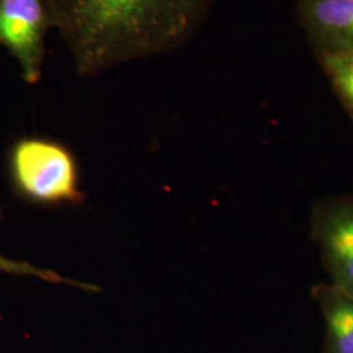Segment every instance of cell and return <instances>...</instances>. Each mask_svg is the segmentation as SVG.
Returning a JSON list of instances; mask_svg holds the SVG:
<instances>
[{
    "mask_svg": "<svg viewBox=\"0 0 353 353\" xmlns=\"http://www.w3.org/2000/svg\"><path fill=\"white\" fill-rule=\"evenodd\" d=\"M7 172L13 194L29 204L63 207L85 201L75 153L59 140H16L8 152Z\"/></svg>",
    "mask_w": 353,
    "mask_h": 353,
    "instance_id": "cell-2",
    "label": "cell"
},
{
    "mask_svg": "<svg viewBox=\"0 0 353 353\" xmlns=\"http://www.w3.org/2000/svg\"><path fill=\"white\" fill-rule=\"evenodd\" d=\"M325 322L323 353H353V296L331 283L312 288Z\"/></svg>",
    "mask_w": 353,
    "mask_h": 353,
    "instance_id": "cell-6",
    "label": "cell"
},
{
    "mask_svg": "<svg viewBox=\"0 0 353 353\" xmlns=\"http://www.w3.org/2000/svg\"><path fill=\"white\" fill-rule=\"evenodd\" d=\"M0 272L11 274V275H17V276H32V278L41 279L49 283L54 284H68V285H75L80 290H87V292H99L100 288H97L93 284H87V283H80L71 279L63 278L58 272L41 268L36 265H30L28 262H19L13 261L10 258H6L0 254Z\"/></svg>",
    "mask_w": 353,
    "mask_h": 353,
    "instance_id": "cell-8",
    "label": "cell"
},
{
    "mask_svg": "<svg viewBox=\"0 0 353 353\" xmlns=\"http://www.w3.org/2000/svg\"><path fill=\"white\" fill-rule=\"evenodd\" d=\"M54 29L43 0H0V45L20 65L26 84H37L46 57V36Z\"/></svg>",
    "mask_w": 353,
    "mask_h": 353,
    "instance_id": "cell-3",
    "label": "cell"
},
{
    "mask_svg": "<svg viewBox=\"0 0 353 353\" xmlns=\"http://www.w3.org/2000/svg\"><path fill=\"white\" fill-rule=\"evenodd\" d=\"M310 236L330 283L353 296V195H336L314 203Z\"/></svg>",
    "mask_w": 353,
    "mask_h": 353,
    "instance_id": "cell-4",
    "label": "cell"
},
{
    "mask_svg": "<svg viewBox=\"0 0 353 353\" xmlns=\"http://www.w3.org/2000/svg\"><path fill=\"white\" fill-rule=\"evenodd\" d=\"M76 75L165 55L195 37L217 0H43Z\"/></svg>",
    "mask_w": 353,
    "mask_h": 353,
    "instance_id": "cell-1",
    "label": "cell"
},
{
    "mask_svg": "<svg viewBox=\"0 0 353 353\" xmlns=\"http://www.w3.org/2000/svg\"><path fill=\"white\" fill-rule=\"evenodd\" d=\"M294 12L316 57L353 52V0H297Z\"/></svg>",
    "mask_w": 353,
    "mask_h": 353,
    "instance_id": "cell-5",
    "label": "cell"
},
{
    "mask_svg": "<svg viewBox=\"0 0 353 353\" xmlns=\"http://www.w3.org/2000/svg\"><path fill=\"white\" fill-rule=\"evenodd\" d=\"M328 84L353 122V52L316 57Z\"/></svg>",
    "mask_w": 353,
    "mask_h": 353,
    "instance_id": "cell-7",
    "label": "cell"
}]
</instances>
